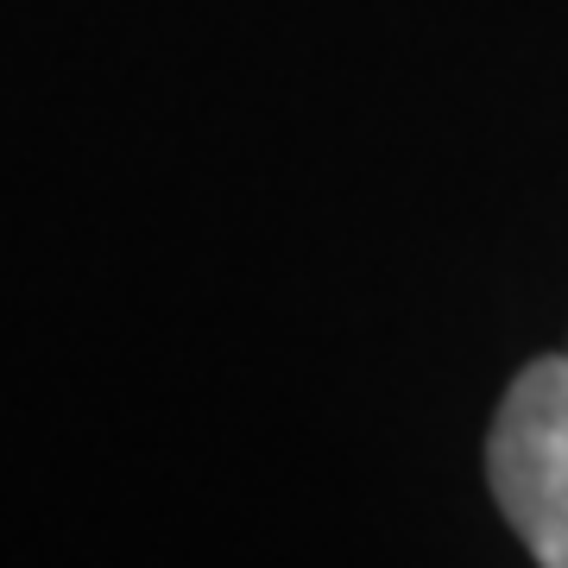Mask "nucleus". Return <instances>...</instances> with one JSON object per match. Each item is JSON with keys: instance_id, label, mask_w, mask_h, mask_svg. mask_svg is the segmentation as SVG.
Here are the masks:
<instances>
[{"instance_id": "1", "label": "nucleus", "mask_w": 568, "mask_h": 568, "mask_svg": "<svg viewBox=\"0 0 568 568\" xmlns=\"http://www.w3.org/2000/svg\"><path fill=\"white\" fill-rule=\"evenodd\" d=\"M487 487L537 568H568V354L530 361L499 398Z\"/></svg>"}]
</instances>
